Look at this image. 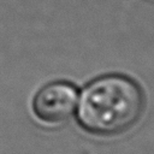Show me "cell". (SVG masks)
Instances as JSON below:
<instances>
[{
    "instance_id": "obj_1",
    "label": "cell",
    "mask_w": 154,
    "mask_h": 154,
    "mask_svg": "<svg viewBox=\"0 0 154 154\" xmlns=\"http://www.w3.org/2000/svg\"><path fill=\"white\" fill-rule=\"evenodd\" d=\"M144 109V91L134 78L106 73L88 82L79 91L75 114L84 131L116 137L135 128Z\"/></svg>"
},
{
    "instance_id": "obj_2",
    "label": "cell",
    "mask_w": 154,
    "mask_h": 154,
    "mask_svg": "<svg viewBox=\"0 0 154 154\" xmlns=\"http://www.w3.org/2000/svg\"><path fill=\"white\" fill-rule=\"evenodd\" d=\"M78 94L77 87L69 81L48 82L35 93L31 101L32 113L43 124H64L76 112Z\"/></svg>"
}]
</instances>
